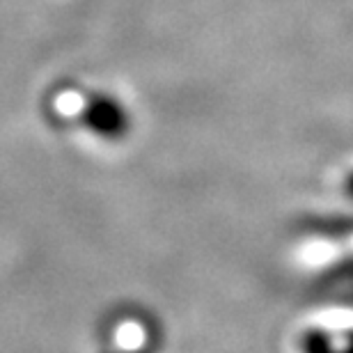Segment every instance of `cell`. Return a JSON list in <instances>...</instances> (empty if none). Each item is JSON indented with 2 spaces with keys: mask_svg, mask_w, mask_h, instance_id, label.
<instances>
[{
  "mask_svg": "<svg viewBox=\"0 0 353 353\" xmlns=\"http://www.w3.org/2000/svg\"><path fill=\"white\" fill-rule=\"evenodd\" d=\"M83 112H85L88 129L105 140H117L129 133V110L115 97H92Z\"/></svg>",
  "mask_w": 353,
  "mask_h": 353,
  "instance_id": "cell-1",
  "label": "cell"
}]
</instances>
